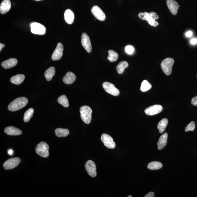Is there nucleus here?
Masks as SVG:
<instances>
[{"label":"nucleus","mask_w":197,"mask_h":197,"mask_svg":"<svg viewBox=\"0 0 197 197\" xmlns=\"http://www.w3.org/2000/svg\"><path fill=\"white\" fill-rule=\"evenodd\" d=\"M138 17L141 19L147 21L148 23L152 26L156 27L159 24L158 22L156 21L159 19V16L155 12L140 13H139Z\"/></svg>","instance_id":"f257e3e1"},{"label":"nucleus","mask_w":197,"mask_h":197,"mask_svg":"<svg viewBox=\"0 0 197 197\" xmlns=\"http://www.w3.org/2000/svg\"><path fill=\"white\" fill-rule=\"evenodd\" d=\"M28 98L24 97L17 98L13 100L9 104L8 109L11 111L19 110L25 107L28 104Z\"/></svg>","instance_id":"f03ea898"},{"label":"nucleus","mask_w":197,"mask_h":197,"mask_svg":"<svg viewBox=\"0 0 197 197\" xmlns=\"http://www.w3.org/2000/svg\"><path fill=\"white\" fill-rule=\"evenodd\" d=\"M80 112L83 121L86 124H89L92 119V109L88 106H84L80 107Z\"/></svg>","instance_id":"7ed1b4c3"},{"label":"nucleus","mask_w":197,"mask_h":197,"mask_svg":"<svg viewBox=\"0 0 197 197\" xmlns=\"http://www.w3.org/2000/svg\"><path fill=\"white\" fill-rule=\"evenodd\" d=\"M49 146L45 142H41L37 144L35 151L38 155L41 157L46 158L49 156Z\"/></svg>","instance_id":"20e7f679"},{"label":"nucleus","mask_w":197,"mask_h":197,"mask_svg":"<svg viewBox=\"0 0 197 197\" xmlns=\"http://www.w3.org/2000/svg\"><path fill=\"white\" fill-rule=\"evenodd\" d=\"M174 62V60L171 58H167L163 60L161 64L163 72L167 75H171L172 72V67Z\"/></svg>","instance_id":"39448f33"},{"label":"nucleus","mask_w":197,"mask_h":197,"mask_svg":"<svg viewBox=\"0 0 197 197\" xmlns=\"http://www.w3.org/2000/svg\"><path fill=\"white\" fill-rule=\"evenodd\" d=\"M30 27L31 32L34 34L43 35L46 33L45 27L41 24L33 22L30 24Z\"/></svg>","instance_id":"423d86ee"},{"label":"nucleus","mask_w":197,"mask_h":197,"mask_svg":"<svg viewBox=\"0 0 197 197\" xmlns=\"http://www.w3.org/2000/svg\"><path fill=\"white\" fill-rule=\"evenodd\" d=\"M103 87L107 93L114 96L120 94V92L114 85L108 82H105L103 84Z\"/></svg>","instance_id":"0eeeda50"},{"label":"nucleus","mask_w":197,"mask_h":197,"mask_svg":"<svg viewBox=\"0 0 197 197\" xmlns=\"http://www.w3.org/2000/svg\"><path fill=\"white\" fill-rule=\"evenodd\" d=\"M21 160L19 157L9 159L4 163L3 167L5 170L12 169L17 166L21 162Z\"/></svg>","instance_id":"6e6552de"},{"label":"nucleus","mask_w":197,"mask_h":197,"mask_svg":"<svg viewBox=\"0 0 197 197\" xmlns=\"http://www.w3.org/2000/svg\"><path fill=\"white\" fill-rule=\"evenodd\" d=\"M101 140L105 146L109 149H114L115 147V143L113 138L106 134H103L101 136Z\"/></svg>","instance_id":"1a4fd4ad"},{"label":"nucleus","mask_w":197,"mask_h":197,"mask_svg":"<svg viewBox=\"0 0 197 197\" xmlns=\"http://www.w3.org/2000/svg\"><path fill=\"white\" fill-rule=\"evenodd\" d=\"M86 171L89 176L94 178L97 176L96 165L93 161L89 160L87 161L85 165Z\"/></svg>","instance_id":"9d476101"},{"label":"nucleus","mask_w":197,"mask_h":197,"mask_svg":"<svg viewBox=\"0 0 197 197\" xmlns=\"http://www.w3.org/2000/svg\"><path fill=\"white\" fill-rule=\"evenodd\" d=\"M63 45L61 42H59L57 44L56 47L51 56V59L53 61H57L61 59L63 56Z\"/></svg>","instance_id":"9b49d317"},{"label":"nucleus","mask_w":197,"mask_h":197,"mask_svg":"<svg viewBox=\"0 0 197 197\" xmlns=\"http://www.w3.org/2000/svg\"><path fill=\"white\" fill-rule=\"evenodd\" d=\"M81 43L82 46L87 52L91 53L92 51V45L90 39L86 33H83L81 37Z\"/></svg>","instance_id":"f8f14e48"},{"label":"nucleus","mask_w":197,"mask_h":197,"mask_svg":"<svg viewBox=\"0 0 197 197\" xmlns=\"http://www.w3.org/2000/svg\"><path fill=\"white\" fill-rule=\"evenodd\" d=\"M92 14L97 19L100 21H104L106 19L104 13L97 6H93L91 9Z\"/></svg>","instance_id":"ddd939ff"},{"label":"nucleus","mask_w":197,"mask_h":197,"mask_svg":"<svg viewBox=\"0 0 197 197\" xmlns=\"http://www.w3.org/2000/svg\"><path fill=\"white\" fill-rule=\"evenodd\" d=\"M162 107L160 105H154L148 107L145 109V112L148 115L152 116L157 114L162 111Z\"/></svg>","instance_id":"4468645a"},{"label":"nucleus","mask_w":197,"mask_h":197,"mask_svg":"<svg viewBox=\"0 0 197 197\" xmlns=\"http://www.w3.org/2000/svg\"><path fill=\"white\" fill-rule=\"evenodd\" d=\"M167 4L172 14L174 15L176 14L179 7L178 2L174 0H167Z\"/></svg>","instance_id":"2eb2a0df"},{"label":"nucleus","mask_w":197,"mask_h":197,"mask_svg":"<svg viewBox=\"0 0 197 197\" xmlns=\"http://www.w3.org/2000/svg\"><path fill=\"white\" fill-rule=\"evenodd\" d=\"M4 131L6 134L10 136H19L22 134L21 130L12 126L6 127Z\"/></svg>","instance_id":"dca6fc26"},{"label":"nucleus","mask_w":197,"mask_h":197,"mask_svg":"<svg viewBox=\"0 0 197 197\" xmlns=\"http://www.w3.org/2000/svg\"><path fill=\"white\" fill-rule=\"evenodd\" d=\"M11 2L10 0H3L0 6V12L1 14H6L10 9Z\"/></svg>","instance_id":"f3484780"},{"label":"nucleus","mask_w":197,"mask_h":197,"mask_svg":"<svg viewBox=\"0 0 197 197\" xmlns=\"http://www.w3.org/2000/svg\"><path fill=\"white\" fill-rule=\"evenodd\" d=\"M18 60L15 58H11L2 62L1 66L4 69H10L16 65Z\"/></svg>","instance_id":"a211bd4d"},{"label":"nucleus","mask_w":197,"mask_h":197,"mask_svg":"<svg viewBox=\"0 0 197 197\" xmlns=\"http://www.w3.org/2000/svg\"><path fill=\"white\" fill-rule=\"evenodd\" d=\"M64 19L68 24H73L75 19V15L72 10L68 9L65 12L64 14Z\"/></svg>","instance_id":"6ab92c4d"},{"label":"nucleus","mask_w":197,"mask_h":197,"mask_svg":"<svg viewBox=\"0 0 197 197\" xmlns=\"http://www.w3.org/2000/svg\"><path fill=\"white\" fill-rule=\"evenodd\" d=\"M76 79V75L75 74L71 72H67L63 78V81L67 84H70L75 81Z\"/></svg>","instance_id":"aec40b11"},{"label":"nucleus","mask_w":197,"mask_h":197,"mask_svg":"<svg viewBox=\"0 0 197 197\" xmlns=\"http://www.w3.org/2000/svg\"><path fill=\"white\" fill-rule=\"evenodd\" d=\"M168 137V134L167 133L162 134V135L160 136L157 143V146H158V150H162L164 148L166 145L167 142Z\"/></svg>","instance_id":"412c9836"},{"label":"nucleus","mask_w":197,"mask_h":197,"mask_svg":"<svg viewBox=\"0 0 197 197\" xmlns=\"http://www.w3.org/2000/svg\"><path fill=\"white\" fill-rule=\"evenodd\" d=\"M25 79V76L23 74H18L13 76L10 79V82L12 83L19 85L23 82Z\"/></svg>","instance_id":"4be33fe9"},{"label":"nucleus","mask_w":197,"mask_h":197,"mask_svg":"<svg viewBox=\"0 0 197 197\" xmlns=\"http://www.w3.org/2000/svg\"><path fill=\"white\" fill-rule=\"evenodd\" d=\"M55 74V68L54 67H49L45 72L44 76L48 81H50L52 79L53 77Z\"/></svg>","instance_id":"5701e85b"},{"label":"nucleus","mask_w":197,"mask_h":197,"mask_svg":"<svg viewBox=\"0 0 197 197\" xmlns=\"http://www.w3.org/2000/svg\"><path fill=\"white\" fill-rule=\"evenodd\" d=\"M56 136L59 137H66L69 134V131L68 129L58 128L55 130Z\"/></svg>","instance_id":"b1692460"},{"label":"nucleus","mask_w":197,"mask_h":197,"mask_svg":"<svg viewBox=\"0 0 197 197\" xmlns=\"http://www.w3.org/2000/svg\"><path fill=\"white\" fill-rule=\"evenodd\" d=\"M168 124V120L167 118L163 119L160 120L157 125V129L159 133H162L165 130Z\"/></svg>","instance_id":"393cba45"},{"label":"nucleus","mask_w":197,"mask_h":197,"mask_svg":"<svg viewBox=\"0 0 197 197\" xmlns=\"http://www.w3.org/2000/svg\"><path fill=\"white\" fill-rule=\"evenodd\" d=\"M163 165L162 163L158 162H153L149 163L147 165V168L152 170H158L162 167Z\"/></svg>","instance_id":"a878e982"},{"label":"nucleus","mask_w":197,"mask_h":197,"mask_svg":"<svg viewBox=\"0 0 197 197\" xmlns=\"http://www.w3.org/2000/svg\"><path fill=\"white\" fill-rule=\"evenodd\" d=\"M129 66L128 62L126 61H121L116 67V70H117L119 74H122L124 71L125 69L127 68Z\"/></svg>","instance_id":"bb28decb"},{"label":"nucleus","mask_w":197,"mask_h":197,"mask_svg":"<svg viewBox=\"0 0 197 197\" xmlns=\"http://www.w3.org/2000/svg\"><path fill=\"white\" fill-rule=\"evenodd\" d=\"M109 56L107 57V59L111 62H115L117 61L119 55L117 53L115 52V51L110 50L108 51Z\"/></svg>","instance_id":"cd10ccee"},{"label":"nucleus","mask_w":197,"mask_h":197,"mask_svg":"<svg viewBox=\"0 0 197 197\" xmlns=\"http://www.w3.org/2000/svg\"><path fill=\"white\" fill-rule=\"evenodd\" d=\"M58 102L65 107H67L69 106V101L68 98L66 95H62L58 98Z\"/></svg>","instance_id":"c85d7f7f"},{"label":"nucleus","mask_w":197,"mask_h":197,"mask_svg":"<svg viewBox=\"0 0 197 197\" xmlns=\"http://www.w3.org/2000/svg\"><path fill=\"white\" fill-rule=\"evenodd\" d=\"M34 109L31 108L27 110L24 114V122H27L29 121L31 118L32 117L33 114Z\"/></svg>","instance_id":"c756f323"},{"label":"nucleus","mask_w":197,"mask_h":197,"mask_svg":"<svg viewBox=\"0 0 197 197\" xmlns=\"http://www.w3.org/2000/svg\"><path fill=\"white\" fill-rule=\"evenodd\" d=\"M152 86L147 80H144L141 84L140 90L143 92H145L149 90L152 88Z\"/></svg>","instance_id":"7c9ffc66"},{"label":"nucleus","mask_w":197,"mask_h":197,"mask_svg":"<svg viewBox=\"0 0 197 197\" xmlns=\"http://www.w3.org/2000/svg\"><path fill=\"white\" fill-rule=\"evenodd\" d=\"M195 123L194 121H192L186 127L185 131V132L189 131H193L195 129Z\"/></svg>","instance_id":"2f4dec72"},{"label":"nucleus","mask_w":197,"mask_h":197,"mask_svg":"<svg viewBox=\"0 0 197 197\" xmlns=\"http://www.w3.org/2000/svg\"><path fill=\"white\" fill-rule=\"evenodd\" d=\"M125 50L127 54L129 55H131L133 53L134 49L133 46L128 45L126 47Z\"/></svg>","instance_id":"473e14b6"},{"label":"nucleus","mask_w":197,"mask_h":197,"mask_svg":"<svg viewBox=\"0 0 197 197\" xmlns=\"http://www.w3.org/2000/svg\"><path fill=\"white\" fill-rule=\"evenodd\" d=\"M191 104L194 106H197V96L192 98Z\"/></svg>","instance_id":"72a5a7b5"},{"label":"nucleus","mask_w":197,"mask_h":197,"mask_svg":"<svg viewBox=\"0 0 197 197\" xmlns=\"http://www.w3.org/2000/svg\"><path fill=\"white\" fill-rule=\"evenodd\" d=\"M154 193L153 192H149V193L145 195L144 197H154Z\"/></svg>","instance_id":"f704fd0d"},{"label":"nucleus","mask_w":197,"mask_h":197,"mask_svg":"<svg viewBox=\"0 0 197 197\" xmlns=\"http://www.w3.org/2000/svg\"><path fill=\"white\" fill-rule=\"evenodd\" d=\"M185 35L187 37H191L192 36V35H193V33H192L191 31H189V32H188L186 33Z\"/></svg>","instance_id":"c9c22d12"},{"label":"nucleus","mask_w":197,"mask_h":197,"mask_svg":"<svg viewBox=\"0 0 197 197\" xmlns=\"http://www.w3.org/2000/svg\"><path fill=\"white\" fill-rule=\"evenodd\" d=\"M190 42L192 45H195L197 43V39H192L190 41Z\"/></svg>","instance_id":"e433bc0d"},{"label":"nucleus","mask_w":197,"mask_h":197,"mask_svg":"<svg viewBox=\"0 0 197 197\" xmlns=\"http://www.w3.org/2000/svg\"><path fill=\"white\" fill-rule=\"evenodd\" d=\"M5 46V45L4 44L2 43H0V51H1L2 48L4 47Z\"/></svg>","instance_id":"4c0bfd02"},{"label":"nucleus","mask_w":197,"mask_h":197,"mask_svg":"<svg viewBox=\"0 0 197 197\" xmlns=\"http://www.w3.org/2000/svg\"><path fill=\"white\" fill-rule=\"evenodd\" d=\"M8 154H10V155H12L13 153V151L12 149H10L9 150L8 152Z\"/></svg>","instance_id":"58836bf2"},{"label":"nucleus","mask_w":197,"mask_h":197,"mask_svg":"<svg viewBox=\"0 0 197 197\" xmlns=\"http://www.w3.org/2000/svg\"><path fill=\"white\" fill-rule=\"evenodd\" d=\"M34 1H41V0H34Z\"/></svg>","instance_id":"ea45409f"},{"label":"nucleus","mask_w":197,"mask_h":197,"mask_svg":"<svg viewBox=\"0 0 197 197\" xmlns=\"http://www.w3.org/2000/svg\"><path fill=\"white\" fill-rule=\"evenodd\" d=\"M128 197H132V196L131 195H129V196H128Z\"/></svg>","instance_id":"a19ab883"},{"label":"nucleus","mask_w":197,"mask_h":197,"mask_svg":"<svg viewBox=\"0 0 197 197\" xmlns=\"http://www.w3.org/2000/svg\"><path fill=\"white\" fill-rule=\"evenodd\" d=\"M43 1H44V0H43Z\"/></svg>","instance_id":"79ce46f5"}]
</instances>
